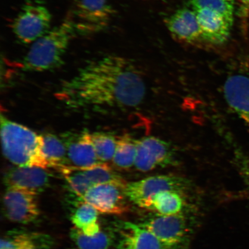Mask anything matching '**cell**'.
Here are the masks:
<instances>
[{"instance_id":"cell-1","label":"cell","mask_w":249,"mask_h":249,"mask_svg":"<svg viewBox=\"0 0 249 249\" xmlns=\"http://www.w3.org/2000/svg\"><path fill=\"white\" fill-rule=\"evenodd\" d=\"M145 92L135 64L110 54L87 62L62 84L55 96L70 108L102 112L136 107L142 104Z\"/></svg>"},{"instance_id":"cell-7","label":"cell","mask_w":249,"mask_h":249,"mask_svg":"<svg viewBox=\"0 0 249 249\" xmlns=\"http://www.w3.org/2000/svg\"><path fill=\"white\" fill-rule=\"evenodd\" d=\"M177 164L175 149L170 143L154 136L138 140L135 163L138 170L147 172Z\"/></svg>"},{"instance_id":"cell-24","label":"cell","mask_w":249,"mask_h":249,"mask_svg":"<svg viewBox=\"0 0 249 249\" xmlns=\"http://www.w3.org/2000/svg\"><path fill=\"white\" fill-rule=\"evenodd\" d=\"M91 139L96 155L101 163L113 160L117 147L116 137L104 132L91 133Z\"/></svg>"},{"instance_id":"cell-17","label":"cell","mask_w":249,"mask_h":249,"mask_svg":"<svg viewBox=\"0 0 249 249\" xmlns=\"http://www.w3.org/2000/svg\"><path fill=\"white\" fill-rule=\"evenodd\" d=\"M185 202L180 193L163 191L152 196L142 208L155 212L160 215H173L181 213Z\"/></svg>"},{"instance_id":"cell-27","label":"cell","mask_w":249,"mask_h":249,"mask_svg":"<svg viewBox=\"0 0 249 249\" xmlns=\"http://www.w3.org/2000/svg\"><path fill=\"white\" fill-rule=\"evenodd\" d=\"M29 249H43L38 247H34V248H31Z\"/></svg>"},{"instance_id":"cell-11","label":"cell","mask_w":249,"mask_h":249,"mask_svg":"<svg viewBox=\"0 0 249 249\" xmlns=\"http://www.w3.org/2000/svg\"><path fill=\"white\" fill-rule=\"evenodd\" d=\"M51 175L47 169L36 166H16L5 173L6 187L26 189L39 195L48 188Z\"/></svg>"},{"instance_id":"cell-8","label":"cell","mask_w":249,"mask_h":249,"mask_svg":"<svg viewBox=\"0 0 249 249\" xmlns=\"http://www.w3.org/2000/svg\"><path fill=\"white\" fill-rule=\"evenodd\" d=\"M38 195L26 189L8 188L3 197L6 217L12 222L27 225L38 219Z\"/></svg>"},{"instance_id":"cell-18","label":"cell","mask_w":249,"mask_h":249,"mask_svg":"<svg viewBox=\"0 0 249 249\" xmlns=\"http://www.w3.org/2000/svg\"><path fill=\"white\" fill-rule=\"evenodd\" d=\"M51 245V239L46 235L12 231L2 236L0 249H29L34 247L48 249Z\"/></svg>"},{"instance_id":"cell-26","label":"cell","mask_w":249,"mask_h":249,"mask_svg":"<svg viewBox=\"0 0 249 249\" xmlns=\"http://www.w3.org/2000/svg\"><path fill=\"white\" fill-rule=\"evenodd\" d=\"M237 5L236 14L241 21V29L244 35L248 33L249 23V0H235Z\"/></svg>"},{"instance_id":"cell-16","label":"cell","mask_w":249,"mask_h":249,"mask_svg":"<svg viewBox=\"0 0 249 249\" xmlns=\"http://www.w3.org/2000/svg\"><path fill=\"white\" fill-rule=\"evenodd\" d=\"M194 11L197 16L202 39L213 45H222L228 40L232 26L222 15L205 8Z\"/></svg>"},{"instance_id":"cell-2","label":"cell","mask_w":249,"mask_h":249,"mask_svg":"<svg viewBox=\"0 0 249 249\" xmlns=\"http://www.w3.org/2000/svg\"><path fill=\"white\" fill-rule=\"evenodd\" d=\"M75 37L73 25L67 17L60 24L32 43L21 62V69L41 72L60 67L71 42Z\"/></svg>"},{"instance_id":"cell-10","label":"cell","mask_w":249,"mask_h":249,"mask_svg":"<svg viewBox=\"0 0 249 249\" xmlns=\"http://www.w3.org/2000/svg\"><path fill=\"white\" fill-rule=\"evenodd\" d=\"M124 190L111 183L96 185L80 199L92 205L99 213L122 214L129 211Z\"/></svg>"},{"instance_id":"cell-28","label":"cell","mask_w":249,"mask_h":249,"mask_svg":"<svg viewBox=\"0 0 249 249\" xmlns=\"http://www.w3.org/2000/svg\"><path fill=\"white\" fill-rule=\"evenodd\" d=\"M228 1L234 3L235 4V0H228Z\"/></svg>"},{"instance_id":"cell-12","label":"cell","mask_w":249,"mask_h":249,"mask_svg":"<svg viewBox=\"0 0 249 249\" xmlns=\"http://www.w3.org/2000/svg\"><path fill=\"white\" fill-rule=\"evenodd\" d=\"M116 227L118 249H171L140 223L120 222Z\"/></svg>"},{"instance_id":"cell-13","label":"cell","mask_w":249,"mask_h":249,"mask_svg":"<svg viewBox=\"0 0 249 249\" xmlns=\"http://www.w3.org/2000/svg\"><path fill=\"white\" fill-rule=\"evenodd\" d=\"M63 141L67 151V166L88 168L102 163L98 160L91 139V133L65 135Z\"/></svg>"},{"instance_id":"cell-20","label":"cell","mask_w":249,"mask_h":249,"mask_svg":"<svg viewBox=\"0 0 249 249\" xmlns=\"http://www.w3.org/2000/svg\"><path fill=\"white\" fill-rule=\"evenodd\" d=\"M43 153L49 167L59 168L67 166V151L63 140L53 134L43 135Z\"/></svg>"},{"instance_id":"cell-25","label":"cell","mask_w":249,"mask_h":249,"mask_svg":"<svg viewBox=\"0 0 249 249\" xmlns=\"http://www.w3.org/2000/svg\"><path fill=\"white\" fill-rule=\"evenodd\" d=\"M193 10L205 8L217 12L225 18L231 26L234 18V3L228 0H188Z\"/></svg>"},{"instance_id":"cell-22","label":"cell","mask_w":249,"mask_h":249,"mask_svg":"<svg viewBox=\"0 0 249 249\" xmlns=\"http://www.w3.org/2000/svg\"><path fill=\"white\" fill-rule=\"evenodd\" d=\"M71 238L79 249H109L113 243L111 233L101 230L94 235L85 234L73 227L71 230Z\"/></svg>"},{"instance_id":"cell-3","label":"cell","mask_w":249,"mask_h":249,"mask_svg":"<svg viewBox=\"0 0 249 249\" xmlns=\"http://www.w3.org/2000/svg\"><path fill=\"white\" fill-rule=\"evenodd\" d=\"M2 153L16 166H36L48 169L43 153V135L1 116Z\"/></svg>"},{"instance_id":"cell-19","label":"cell","mask_w":249,"mask_h":249,"mask_svg":"<svg viewBox=\"0 0 249 249\" xmlns=\"http://www.w3.org/2000/svg\"><path fill=\"white\" fill-rule=\"evenodd\" d=\"M76 203L71 218L74 227L87 235L98 233L101 230L99 223V212L80 198Z\"/></svg>"},{"instance_id":"cell-23","label":"cell","mask_w":249,"mask_h":249,"mask_svg":"<svg viewBox=\"0 0 249 249\" xmlns=\"http://www.w3.org/2000/svg\"><path fill=\"white\" fill-rule=\"evenodd\" d=\"M58 170L60 171L71 192L78 198H82L93 186L87 178L82 168L64 166L59 168Z\"/></svg>"},{"instance_id":"cell-14","label":"cell","mask_w":249,"mask_h":249,"mask_svg":"<svg viewBox=\"0 0 249 249\" xmlns=\"http://www.w3.org/2000/svg\"><path fill=\"white\" fill-rule=\"evenodd\" d=\"M171 35L180 41L194 43L202 39L196 12L192 9L180 8L166 19Z\"/></svg>"},{"instance_id":"cell-5","label":"cell","mask_w":249,"mask_h":249,"mask_svg":"<svg viewBox=\"0 0 249 249\" xmlns=\"http://www.w3.org/2000/svg\"><path fill=\"white\" fill-rule=\"evenodd\" d=\"M52 17L45 5L28 1L12 23L16 38L23 44H32L51 30Z\"/></svg>"},{"instance_id":"cell-4","label":"cell","mask_w":249,"mask_h":249,"mask_svg":"<svg viewBox=\"0 0 249 249\" xmlns=\"http://www.w3.org/2000/svg\"><path fill=\"white\" fill-rule=\"evenodd\" d=\"M114 11L108 0H73L70 14L77 36H87L105 30Z\"/></svg>"},{"instance_id":"cell-6","label":"cell","mask_w":249,"mask_h":249,"mask_svg":"<svg viewBox=\"0 0 249 249\" xmlns=\"http://www.w3.org/2000/svg\"><path fill=\"white\" fill-rule=\"evenodd\" d=\"M191 186L189 180L183 177L158 175L127 183L124 192L129 200L142 208L145 202L158 193L173 191L181 194L188 191Z\"/></svg>"},{"instance_id":"cell-9","label":"cell","mask_w":249,"mask_h":249,"mask_svg":"<svg viewBox=\"0 0 249 249\" xmlns=\"http://www.w3.org/2000/svg\"><path fill=\"white\" fill-rule=\"evenodd\" d=\"M159 240L171 249L185 241L189 232L186 218L181 213L173 215H160L149 218L140 223Z\"/></svg>"},{"instance_id":"cell-21","label":"cell","mask_w":249,"mask_h":249,"mask_svg":"<svg viewBox=\"0 0 249 249\" xmlns=\"http://www.w3.org/2000/svg\"><path fill=\"white\" fill-rule=\"evenodd\" d=\"M138 140L129 135L121 136L117 139L116 152L113 163L116 167L128 169L135 166Z\"/></svg>"},{"instance_id":"cell-15","label":"cell","mask_w":249,"mask_h":249,"mask_svg":"<svg viewBox=\"0 0 249 249\" xmlns=\"http://www.w3.org/2000/svg\"><path fill=\"white\" fill-rule=\"evenodd\" d=\"M227 104L249 127V77L234 74L227 78L223 87Z\"/></svg>"}]
</instances>
